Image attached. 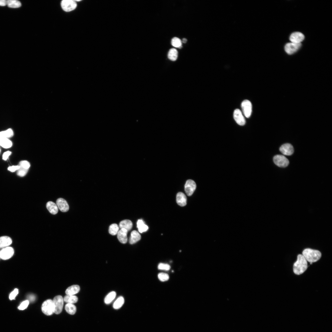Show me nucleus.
Listing matches in <instances>:
<instances>
[{
	"mask_svg": "<svg viewBox=\"0 0 332 332\" xmlns=\"http://www.w3.org/2000/svg\"><path fill=\"white\" fill-rule=\"evenodd\" d=\"M187 199L186 196L182 192H178L176 197L177 204L180 206L183 207L187 204Z\"/></svg>",
	"mask_w": 332,
	"mask_h": 332,
	"instance_id": "16",
	"label": "nucleus"
},
{
	"mask_svg": "<svg viewBox=\"0 0 332 332\" xmlns=\"http://www.w3.org/2000/svg\"><path fill=\"white\" fill-rule=\"evenodd\" d=\"M65 309L66 311L71 315L74 314L76 311V306L72 303H68L66 304Z\"/></svg>",
	"mask_w": 332,
	"mask_h": 332,
	"instance_id": "29",
	"label": "nucleus"
},
{
	"mask_svg": "<svg viewBox=\"0 0 332 332\" xmlns=\"http://www.w3.org/2000/svg\"><path fill=\"white\" fill-rule=\"evenodd\" d=\"M241 107L245 116L247 118L249 117L252 112V105L251 102L248 100H244L242 103Z\"/></svg>",
	"mask_w": 332,
	"mask_h": 332,
	"instance_id": "8",
	"label": "nucleus"
},
{
	"mask_svg": "<svg viewBox=\"0 0 332 332\" xmlns=\"http://www.w3.org/2000/svg\"><path fill=\"white\" fill-rule=\"evenodd\" d=\"M28 298L30 301L33 302L35 300V297L34 295L31 294L29 295Z\"/></svg>",
	"mask_w": 332,
	"mask_h": 332,
	"instance_id": "41",
	"label": "nucleus"
},
{
	"mask_svg": "<svg viewBox=\"0 0 332 332\" xmlns=\"http://www.w3.org/2000/svg\"><path fill=\"white\" fill-rule=\"evenodd\" d=\"M132 223L131 221L125 219L121 221L119 223V227L121 229L124 228L128 231H130L132 228Z\"/></svg>",
	"mask_w": 332,
	"mask_h": 332,
	"instance_id": "20",
	"label": "nucleus"
},
{
	"mask_svg": "<svg viewBox=\"0 0 332 332\" xmlns=\"http://www.w3.org/2000/svg\"><path fill=\"white\" fill-rule=\"evenodd\" d=\"M11 152L10 151H7L4 152L2 155V159L6 160L8 158L9 156L10 155Z\"/></svg>",
	"mask_w": 332,
	"mask_h": 332,
	"instance_id": "40",
	"label": "nucleus"
},
{
	"mask_svg": "<svg viewBox=\"0 0 332 332\" xmlns=\"http://www.w3.org/2000/svg\"><path fill=\"white\" fill-rule=\"evenodd\" d=\"M18 293V289L17 288L15 289L10 294L9 297V299L11 300L14 299Z\"/></svg>",
	"mask_w": 332,
	"mask_h": 332,
	"instance_id": "38",
	"label": "nucleus"
},
{
	"mask_svg": "<svg viewBox=\"0 0 332 332\" xmlns=\"http://www.w3.org/2000/svg\"><path fill=\"white\" fill-rule=\"evenodd\" d=\"M124 298L120 296L118 297L114 302L113 307L115 309H118L121 308L124 303Z\"/></svg>",
	"mask_w": 332,
	"mask_h": 332,
	"instance_id": "22",
	"label": "nucleus"
},
{
	"mask_svg": "<svg viewBox=\"0 0 332 332\" xmlns=\"http://www.w3.org/2000/svg\"><path fill=\"white\" fill-rule=\"evenodd\" d=\"M187 41V40L185 38H183L182 40V42L183 43H185Z\"/></svg>",
	"mask_w": 332,
	"mask_h": 332,
	"instance_id": "43",
	"label": "nucleus"
},
{
	"mask_svg": "<svg viewBox=\"0 0 332 332\" xmlns=\"http://www.w3.org/2000/svg\"><path fill=\"white\" fill-rule=\"evenodd\" d=\"M128 231L126 229L122 228L119 230L117 234V238L122 243H126L128 240L127 234Z\"/></svg>",
	"mask_w": 332,
	"mask_h": 332,
	"instance_id": "15",
	"label": "nucleus"
},
{
	"mask_svg": "<svg viewBox=\"0 0 332 332\" xmlns=\"http://www.w3.org/2000/svg\"><path fill=\"white\" fill-rule=\"evenodd\" d=\"M116 295V292L114 291H112L109 292L105 297L104 299V302L106 304H109L114 299Z\"/></svg>",
	"mask_w": 332,
	"mask_h": 332,
	"instance_id": "24",
	"label": "nucleus"
},
{
	"mask_svg": "<svg viewBox=\"0 0 332 332\" xmlns=\"http://www.w3.org/2000/svg\"><path fill=\"white\" fill-rule=\"evenodd\" d=\"M14 250L10 247L2 248L0 251V258L3 260H7L10 258L13 255Z\"/></svg>",
	"mask_w": 332,
	"mask_h": 332,
	"instance_id": "7",
	"label": "nucleus"
},
{
	"mask_svg": "<svg viewBox=\"0 0 332 332\" xmlns=\"http://www.w3.org/2000/svg\"><path fill=\"white\" fill-rule=\"evenodd\" d=\"M171 44L173 46L179 48H180L182 47L181 41L177 37H174L172 39Z\"/></svg>",
	"mask_w": 332,
	"mask_h": 332,
	"instance_id": "32",
	"label": "nucleus"
},
{
	"mask_svg": "<svg viewBox=\"0 0 332 332\" xmlns=\"http://www.w3.org/2000/svg\"><path fill=\"white\" fill-rule=\"evenodd\" d=\"M0 151H1V150H0Z\"/></svg>",
	"mask_w": 332,
	"mask_h": 332,
	"instance_id": "45",
	"label": "nucleus"
},
{
	"mask_svg": "<svg viewBox=\"0 0 332 332\" xmlns=\"http://www.w3.org/2000/svg\"><path fill=\"white\" fill-rule=\"evenodd\" d=\"M46 207L49 212L52 214L55 215L58 212V208L56 204L52 201L48 202L46 204Z\"/></svg>",
	"mask_w": 332,
	"mask_h": 332,
	"instance_id": "18",
	"label": "nucleus"
},
{
	"mask_svg": "<svg viewBox=\"0 0 332 332\" xmlns=\"http://www.w3.org/2000/svg\"><path fill=\"white\" fill-rule=\"evenodd\" d=\"M6 5V0H0V6H5Z\"/></svg>",
	"mask_w": 332,
	"mask_h": 332,
	"instance_id": "42",
	"label": "nucleus"
},
{
	"mask_svg": "<svg viewBox=\"0 0 332 332\" xmlns=\"http://www.w3.org/2000/svg\"><path fill=\"white\" fill-rule=\"evenodd\" d=\"M55 310L54 313L56 314L60 313L62 310L63 306V299L60 295L55 296L53 300Z\"/></svg>",
	"mask_w": 332,
	"mask_h": 332,
	"instance_id": "4",
	"label": "nucleus"
},
{
	"mask_svg": "<svg viewBox=\"0 0 332 332\" xmlns=\"http://www.w3.org/2000/svg\"><path fill=\"white\" fill-rule=\"evenodd\" d=\"M141 239V236L138 232L135 230L132 231L131 234L129 239V243L131 244L136 243Z\"/></svg>",
	"mask_w": 332,
	"mask_h": 332,
	"instance_id": "19",
	"label": "nucleus"
},
{
	"mask_svg": "<svg viewBox=\"0 0 332 332\" xmlns=\"http://www.w3.org/2000/svg\"><path fill=\"white\" fill-rule=\"evenodd\" d=\"M14 135V132L11 128L0 132V139L8 138L11 137Z\"/></svg>",
	"mask_w": 332,
	"mask_h": 332,
	"instance_id": "23",
	"label": "nucleus"
},
{
	"mask_svg": "<svg viewBox=\"0 0 332 332\" xmlns=\"http://www.w3.org/2000/svg\"><path fill=\"white\" fill-rule=\"evenodd\" d=\"M307 267V261L305 257L302 255H298L297 260L294 264V273L297 275H301L306 271Z\"/></svg>",
	"mask_w": 332,
	"mask_h": 332,
	"instance_id": "1",
	"label": "nucleus"
},
{
	"mask_svg": "<svg viewBox=\"0 0 332 332\" xmlns=\"http://www.w3.org/2000/svg\"><path fill=\"white\" fill-rule=\"evenodd\" d=\"M42 312L47 315H50L54 313V306L53 300L48 299L45 301L42 306Z\"/></svg>",
	"mask_w": 332,
	"mask_h": 332,
	"instance_id": "3",
	"label": "nucleus"
},
{
	"mask_svg": "<svg viewBox=\"0 0 332 332\" xmlns=\"http://www.w3.org/2000/svg\"><path fill=\"white\" fill-rule=\"evenodd\" d=\"M273 161L276 165L280 167H286L289 164L288 159L283 155L275 156L273 157Z\"/></svg>",
	"mask_w": 332,
	"mask_h": 332,
	"instance_id": "6",
	"label": "nucleus"
},
{
	"mask_svg": "<svg viewBox=\"0 0 332 332\" xmlns=\"http://www.w3.org/2000/svg\"><path fill=\"white\" fill-rule=\"evenodd\" d=\"M279 150L282 153L287 156L292 155L294 152L293 146L289 143L281 145Z\"/></svg>",
	"mask_w": 332,
	"mask_h": 332,
	"instance_id": "12",
	"label": "nucleus"
},
{
	"mask_svg": "<svg viewBox=\"0 0 332 332\" xmlns=\"http://www.w3.org/2000/svg\"><path fill=\"white\" fill-rule=\"evenodd\" d=\"M56 205L58 208L62 212H66L69 209V207L68 203L63 198L58 199L56 201Z\"/></svg>",
	"mask_w": 332,
	"mask_h": 332,
	"instance_id": "14",
	"label": "nucleus"
},
{
	"mask_svg": "<svg viewBox=\"0 0 332 332\" xmlns=\"http://www.w3.org/2000/svg\"><path fill=\"white\" fill-rule=\"evenodd\" d=\"M302 254L306 261L310 263H313L318 261L321 256V253L319 251L310 248L305 249Z\"/></svg>",
	"mask_w": 332,
	"mask_h": 332,
	"instance_id": "2",
	"label": "nucleus"
},
{
	"mask_svg": "<svg viewBox=\"0 0 332 332\" xmlns=\"http://www.w3.org/2000/svg\"><path fill=\"white\" fill-rule=\"evenodd\" d=\"M158 268L160 270L168 271L170 269V266L168 264L161 263L159 264Z\"/></svg>",
	"mask_w": 332,
	"mask_h": 332,
	"instance_id": "35",
	"label": "nucleus"
},
{
	"mask_svg": "<svg viewBox=\"0 0 332 332\" xmlns=\"http://www.w3.org/2000/svg\"><path fill=\"white\" fill-rule=\"evenodd\" d=\"M29 303V302L28 300H26L23 302L18 307V309L20 310H23L26 309L28 306Z\"/></svg>",
	"mask_w": 332,
	"mask_h": 332,
	"instance_id": "37",
	"label": "nucleus"
},
{
	"mask_svg": "<svg viewBox=\"0 0 332 332\" xmlns=\"http://www.w3.org/2000/svg\"><path fill=\"white\" fill-rule=\"evenodd\" d=\"M6 5L10 8H17L21 6V3L17 0H8L6 1Z\"/></svg>",
	"mask_w": 332,
	"mask_h": 332,
	"instance_id": "30",
	"label": "nucleus"
},
{
	"mask_svg": "<svg viewBox=\"0 0 332 332\" xmlns=\"http://www.w3.org/2000/svg\"><path fill=\"white\" fill-rule=\"evenodd\" d=\"M301 45V43H288L285 45V50L287 54H291L296 52L300 48Z\"/></svg>",
	"mask_w": 332,
	"mask_h": 332,
	"instance_id": "10",
	"label": "nucleus"
},
{
	"mask_svg": "<svg viewBox=\"0 0 332 332\" xmlns=\"http://www.w3.org/2000/svg\"><path fill=\"white\" fill-rule=\"evenodd\" d=\"M178 57V52L177 50L174 48L170 49L168 53V57L169 59L172 61H176Z\"/></svg>",
	"mask_w": 332,
	"mask_h": 332,
	"instance_id": "28",
	"label": "nucleus"
},
{
	"mask_svg": "<svg viewBox=\"0 0 332 332\" xmlns=\"http://www.w3.org/2000/svg\"><path fill=\"white\" fill-rule=\"evenodd\" d=\"M158 277L159 279L162 282L167 281L169 279L168 275L167 274L164 273H159Z\"/></svg>",
	"mask_w": 332,
	"mask_h": 332,
	"instance_id": "34",
	"label": "nucleus"
},
{
	"mask_svg": "<svg viewBox=\"0 0 332 332\" xmlns=\"http://www.w3.org/2000/svg\"><path fill=\"white\" fill-rule=\"evenodd\" d=\"M119 227L117 224L116 223L112 224L109 227V232L112 235H116L117 234L119 231Z\"/></svg>",
	"mask_w": 332,
	"mask_h": 332,
	"instance_id": "31",
	"label": "nucleus"
},
{
	"mask_svg": "<svg viewBox=\"0 0 332 332\" xmlns=\"http://www.w3.org/2000/svg\"><path fill=\"white\" fill-rule=\"evenodd\" d=\"M80 290V287L78 285H72L68 287L65 290L67 295H73L78 293Z\"/></svg>",
	"mask_w": 332,
	"mask_h": 332,
	"instance_id": "21",
	"label": "nucleus"
},
{
	"mask_svg": "<svg viewBox=\"0 0 332 332\" xmlns=\"http://www.w3.org/2000/svg\"><path fill=\"white\" fill-rule=\"evenodd\" d=\"M18 165L29 169L30 165V163L28 161L26 160H23L20 162Z\"/></svg>",
	"mask_w": 332,
	"mask_h": 332,
	"instance_id": "36",
	"label": "nucleus"
},
{
	"mask_svg": "<svg viewBox=\"0 0 332 332\" xmlns=\"http://www.w3.org/2000/svg\"><path fill=\"white\" fill-rule=\"evenodd\" d=\"M12 145V141L8 138L0 139V146L5 148L11 147Z\"/></svg>",
	"mask_w": 332,
	"mask_h": 332,
	"instance_id": "27",
	"label": "nucleus"
},
{
	"mask_svg": "<svg viewBox=\"0 0 332 332\" xmlns=\"http://www.w3.org/2000/svg\"><path fill=\"white\" fill-rule=\"evenodd\" d=\"M19 166V168L17 170V175L19 176L23 177L26 174L29 169L22 166Z\"/></svg>",
	"mask_w": 332,
	"mask_h": 332,
	"instance_id": "33",
	"label": "nucleus"
},
{
	"mask_svg": "<svg viewBox=\"0 0 332 332\" xmlns=\"http://www.w3.org/2000/svg\"><path fill=\"white\" fill-rule=\"evenodd\" d=\"M304 39V35L300 32H295L292 33L290 37V40L292 42L300 43Z\"/></svg>",
	"mask_w": 332,
	"mask_h": 332,
	"instance_id": "13",
	"label": "nucleus"
},
{
	"mask_svg": "<svg viewBox=\"0 0 332 332\" xmlns=\"http://www.w3.org/2000/svg\"><path fill=\"white\" fill-rule=\"evenodd\" d=\"M12 243V240L10 237L6 236L0 237V248L7 247Z\"/></svg>",
	"mask_w": 332,
	"mask_h": 332,
	"instance_id": "17",
	"label": "nucleus"
},
{
	"mask_svg": "<svg viewBox=\"0 0 332 332\" xmlns=\"http://www.w3.org/2000/svg\"><path fill=\"white\" fill-rule=\"evenodd\" d=\"M19 168V167L18 165L12 166H9L8 168V170L12 172H14L16 171H17Z\"/></svg>",
	"mask_w": 332,
	"mask_h": 332,
	"instance_id": "39",
	"label": "nucleus"
},
{
	"mask_svg": "<svg viewBox=\"0 0 332 332\" xmlns=\"http://www.w3.org/2000/svg\"><path fill=\"white\" fill-rule=\"evenodd\" d=\"M137 227L140 233L145 232L148 229V226L145 224L144 221L141 219H139L137 223Z\"/></svg>",
	"mask_w": 332,
	"mask_h": 332,
	"instance_id": "25",
	"label": "nucleus"
},
{
	"mask_svg": "<svg viewBox=\"0 0 332 332\" xmlns=\"http://www.w3.org/2000/svg\"><path fill=\"white\" fill-rule=\"evenodd\" d=\"M64 302L68 303L73 304L77 302L78 299L77 296L74 295H67L63 298Z\"/></svg>",
	"mask_w": 332,
	"mask_h": 332,
	"instance_id": "26",
	"label": "nucleus"
},
{
	"mask_svg": "<svg viewBox=\"0 0 332 332\" xmlns=\"http://www.w3.org/2000/svg\"><path fill=\"white\" fill-rule=\"evenodd\" d=\"M61 6L62 9L65 11H71L76 9L77 4L74 0H63L61 2Z\"/></svg>",
	"mask_w": 332,
	"mask_h": 332,
	"instance_id": "5",
	"label": "nucleus"
},
{
	"mask_svg": "<svg viewBox=\"0 0 332 332\" xmlns=\"http://www.w3.org/2000/svg\"><path fill=\"white\" fill-rule=\"evenodd\" d=\"M233 117L236 122L240 125H243L245 124V119L241 111L239 109H235L234 112Z\"/></svg>",
	"mask_w": 332,
	"mask_h": 332,
	"instance_id": "11",
	"label": "nucleus"
},
{
	"mask_svg": "<svg viewBox=\"0 0 332 332\" xmlns=\"http://www.w3.org/2000/svg\"><path fill=\"white\" fill-rule=\"evenodd\" d=\"M310 264H312V263H310Z\"/></svg>",
	"mask_w": 332,
	"mask_h": 332,
	"instance_id": "44",
	"label": "nucleus"
},
{
	"mask_svg": "<svg viewBox=\"0 0 332 332\" xmlns=\"http://www.w3.org/2000/svg\"></svg>",
	"mask_w": 332,
	"mask_h": 332,
	"instance_id": "46",
	"label": "nucleus"
},
{
	"mask_svg": "<svg viewBox=\"0 0 332 332\" xmlns=\"http://www.w3.org/2000/svg\"><path fill=\"white\" fill-rule=\"evenodd\" d=\"M196 188V184L194 181L192 180H188L184 186V189L188 196H191Z\"/></svg>",
	"mask_w": 332,
	"mask_h": 332,
	"instance_id": "9",
	"label": "nucleus"
}]
</instances>
